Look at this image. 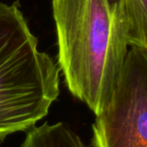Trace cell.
Masks as SVG:
<instances>
[{"instance_id":"cell-1","label":"cell","mask_w":147,"mask_h":147,"mask_svg":"<svg viewBox=\"0 0 147 147\" xmlns=\"http://www.w3.org/2000/svg\"><path fill=\"white\" fill-rule=\"evenodd\" d=\"M57 63L73 96L98 115L129 49L120 0H51Z\"/></svg>"},{"instance_id":"cell-2","label":"cell","mask_w":147,"mask_h":147,"mask_svg":"<svg viewBox=\"0 0 147 147\" xmlns=\"http://www.w3.org/2000/svg\"><path fill=\"white\" fill-rule=\"evenodd\" d=\"M37 45L18 2H0V142L32 128L59 95V67Z\"/></svg>"},{"instance_id":"cell-4","label":"cell","mask_w":147,"mask_h":147,"mask_svg":"<svg viewBox=\"0 0 147 147\" xmlns=\"http://www.w3.org/2000/svg\"><path fill=\"white\" fill-rule=\"evenodd\" d=\"M20 147H87L82 139L61 122L33 126Z\"/></svg>"},{"instance_id":"cell-5","label":"cell","mask_w":147,"mask_h":147,"mask_svg":"<svg viewBox=\"0 0 147 147\" xmlns=\"http://www.w3.org/2000/svg\"><path fill=\"white\" fill-rule=\"evenodd\" d=\"M127 25L129 47L147 53V0H120Z\"/></svg>"},{"instance_id":"cell-3","label":"cell","mask_w":147,"mask_h":147,"mask_svg":"<svg viewBox=\"0 0 147 147\" xmlns=\"http://www.w3.org/2000/svg\"><path fill=\"white\" fill-rule=\"evenodd\" d=\"M93 147H147V53L129 47L116 87L96 115Z\"/></svg>"}]
</instances>
